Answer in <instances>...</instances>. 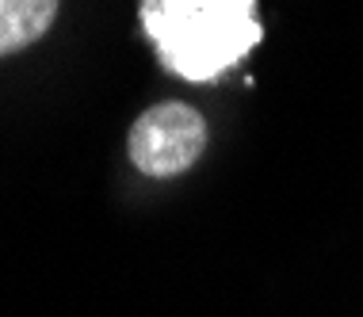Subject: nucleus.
<instances>
[{
	"label": "nucleus",
	"instance_id": "f257e3e1",
	"mask_svg": "<svg viewBox=\"0 0 363 317\" xmlns=\"http://www.w3.org/2000/svg\"><path fill=\"white\" fill-rule=\"evenodd\" d=\"M142 27L161 65L191 84L225 77L264 35L252 0H142Z\"/></svg>",
	"mask_w": 363,
	"mask_h": 317
},
{
	"label": "nucleus",
	"instance_id": "7ed1b4c3",
	"mask_svg": "<svg viewBox=\"0 0 363 317\" xmlns=\"http://www.w3.org/2000/svg\"><path fill=\"white\" fill-rule=\"evenodd\" d=\"M62 0H0V57L27 50L54 27Z\"/></svg>",
	"mask_w": 363,
	"mask_h": 317
},
{
	"label": "nucleus",
	"instance_id": "f03ea898",
	"mask_svg": "<svg viewBox=\"0 0 363 317\" xmlns=\"http://www.w3.org/2000/svg\"><path fill=\"white\" fill-rule=\"evenodd\" d=\"M203 150H207V118L180 100L142 111L126 138V153H130L134 168L153 180L188 172L203 157Z\"/></svg>",
	"mask_w": 363,
	"mask_h": 317
}]
</instances>
